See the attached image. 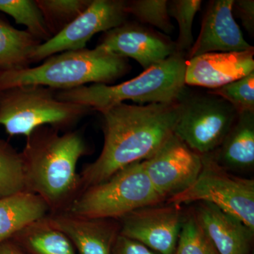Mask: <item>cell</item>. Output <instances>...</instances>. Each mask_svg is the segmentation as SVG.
I'll return each instance as SVG.
<instances>
[{"label": "cell", "mask_w": 254, "mask_h": 254, "mask_svg": "<svg viewBox=\"0 0 254 254\" xmlns=\"http://www.w3.org/2000/svg\"><path fill=\"white\" fill-rule=\"evenodd\" d=\"M0 11L11 16L16 24L26 26L42 43L52 38L36 0H0Z\"/></svg>", "instance_id": "7402d4cb"}, {"label": "cell", "mask_w": 254, "mask_h": 254, "mask_svg": "<svg viewBox=\"0 0 254 254\" xmlns=\"http://www.w3.org/2000/svg\"><path fill=\"white\" fill-rule=\"evenodd\" d=\"M165 200L152 185L141 162L128 165L105 181L81 190L65 211L91 219H122Z\"/></svg>", "instance_id": "8992f818"}, {"label": "cell", "mask_w": 254, "mask_h": 254, "mask_svg": "<svg viewBox=\"0 0 254 254\" xmlns=\"http://www.w3.org/2000/svg\"><path fill=\"white\" fill-rule=\"evenodd\" d=\"M218 254H249L254 230L211 203L201 202L195 218Z\"/></svg>", "instance_id": "9a60e30c"}, {"label": "cell", "mask_w": 254, "mask_h": 254, "mask_svg": "<svg viewBox=\"0 0 254 254\" xmlns=\"http://www.w3.org/2000/svg\"><path fill=\"white\" fill-rule=\"evenodd\" d=\"M240 18L242 25L250 35L254 33V0H235L233 10Z\"/></svg>", "instance_id": "f1b7e54d"}, {"label": "cell", "mask_w": 254, "mask_h": 254, "mask_svg": "<svg viewBox=\"0 0 254 254\" xmlns=\"http://www.w3.org/2000/svg\"><path fill=\"white\" fill-rule=\"evenodd\" d=\"M203 168L190 187L167 199L180 205L200 201L211 203L240 219L254 231V180L227 173L213 160L203 155Z\"/></svg>", "instance_id": "ba28073f"}, {"label": "cell", "mask_w": 254, "mask_h": 254, "mask_svg": "<svg viewBox=\"0 0 254 254\" xmlns=\"http://www.w3.org/2000/svg\"><path fill=\"white\" fill-rule=\"evenodd\" d=\"M215 252L194 218L182 222L174 254H214Z\"/></svg>", "instance_id": "4316f807"}, {"label": "cell", "mask_w": 254, "mask_h": 254, "mask_svg": "<svg viewBox=\"0 0 254 254\" xmlns=\"http://www.w3.org/2000/svg\"><path fill=\"white\" fill-rule=\"evenodd\" d=\"M14 238L29 254H76L68 237L51 223L48 216L26 227Z\"/></svg>", "instance_id": "ffe728a7"}, {"label": "cell", "mask_w": 254, "mask_h": 254, "mask_svg": "<svg viewBox=\"0 0 254 254\" xmlns=\"http://www.w3.org/2000/svg\"><path fill=\"white\" fill-rule=\"evenodd\" d=\"M208 93L226 100L238 113L254 112V71Z\"/></svg>", "instance_id": "484cf974"}, {"label": "cell", "mask_w": 254, "mask_h": 254, "mask_svg": "<svg viewBox=\"0 0 254 254\" xmlns=\"http://www.w3.org/2000/svg\"><path fill=\"white\" fill-rule=\"evenodd\" d=\"M186 66L184 55L176 53L120 84H91L57 91L56 96L62 101L84 105L100 113L127 100L138 105L173 103L186 86Z\"/></svg>", "instance_id": "277c9868"}, {"label": "cell", "mask_w": 254, "mask_h": 254, "mask_svg": "<svg viewBox=\"0 0 254 254\" xmlns=\"http://www.w3.org/2000/svg\"><path fill=\"white\" fill-rule=\"evenodd\" d=\"M97 47L126 59L132 58L144 70L177 53L175 43L165 35L127 22L105 32Z\"/></svg>", "instance_id": "7c38bea8"}, {"label": "cell", "mask_w": 254, "mask_h": 254, "mask_svg": "<svg viewBox=\"0 0 254 254\" xmlns=\"http://www.w3.org/2000/svg\"><path fill=\"white\" fill-rule=\"evenodd\" d=\"M224 169L247 170L254 165V112L238 113L220 146L211 154Z\"/></svg>", "instance_id": "e0dca14e"}, {"label": "cell", "mask_w": 254, "mask_h": 254, "mask_svg": "<svg viewBox=\"0 0 254 254\" xmlns=\"http://www.w3.org/2000/svg\"><path fill=\"white\" fill-rule=\"evenodd\" d=\"M128 70L126 58L98 47L70 50L52 55L38 66L0 73V91L28 85L56 91L73 89L88 83L108 85Z\"/></svg>", "instance_id": "3957f363"}, {"label": "cell", "mask_w": 254, "mask_h": 254, "mask_svg": "<svg viewBox=\"0 0 254 254\" xmlns=\"http://www.w3.org/2000/svg\"><path fill=\"white\" fill-rule=\"evenodd\" d=\"M50 214L46 201L28 190L0 198V244Z\"/></svg>", "instance_id": "ac0fdd59"}, {"label": "cell", "mask_w": 254, "mask_h": 254, "mask_svg": "<svg viewBox=\"0 0 254 254\" xmlns=\"http://www.w3.org/2000/svg\"><path fill=\"white\" fill-rule=\"evenodd\" d=\"M26 190V176L21 152L0 139V198Z\"/></svg>", "instance_id": "44dd1931"}, {"label": "cell", "mask_w": 254, "mask_h": 254, "mask_svg": "<svg viewBox=\"0 0 254 254\" xmlns=\"http://www.w3.org/2000/svg\"><path fill=\"white\" fill-rule=\"evenodd\" d=\"M182 222L178 205H151L122 218L120 234L158 254H174Z\"/></svg>", "instance_id": "8fae6325"}, {"label": "cell", "mask_w": 254, "mask_h": 254, "mask_svg": "<svg viewBox=\"0 0 254 254\" xmlns=\"http://www.w3.org/2000/svg\"><path fill=\"white\" fill-rule=\"evenodd\" d=\"M48 218L79 254H112L118 235L116 227L107 219L82 218L66 212L50 213Z\"/></svg>", "instance_id": "2e32d148"}, {"label": "cell", "mask_w": 254, "mask_h": 254, "mask_svg": "<svg viewBox=\"0 0 254 254\" xmlns=\"http://www.w3.org/2000/svg\"><path fill=\"white\" fill-rule=\"evenodd\" d=\"M214 254H218V253H217V252H215V253H214Z\"/></svg>", "instance_id": "4dcf8cb0"}, {"label": "cell", "mask_w": 254, "mask_h": 254, "mask_svg": "<svg viewBox=\"0 0 254 254\" xmlns=\"http://www.w3.org/2000/svg\"><path fill=\"white\" fill-rule=\"evenodd\" d=\"M91 151L81 131L36 128L21 152L26 190L43 198L50 213L65 211L81 192L78 160Z\"/></svg>", "instance_id": "7a4b0ae2"}, {"label": "cell", "mask_w": 254, "mask_h": 254, "mask_svg": "<svg viewBox=\"0 0 254 254\" xmlns=\"http://www.w3.org/2000/svg\"><path fill=\"white\" fill-rule=\"evenodd\" d=\"M42 43L26 30H18L0 18V73L29 67Z\"/></svg>", "instance_id": "d6986e66"}, {"label": "cell", "mask_w": 254, "mask_h": 254, "mask_svg": "<svg viewBox=\"0 0 254 254\" xmlns=\"http://www.w3.org/2000/svg\"><path fill=\"white\" fill-rule=\"evenodd\" d=\"M254 48L206 53L187 60L185 83L215 89L254 71Z\"/></svg>", "instance_id": "5bb4252c"}, {"label": "cell", "mask_w": 254, "mask_h": 254, "mask_svg": "<svg viewBox=\"0 0 254 254\" xmlns=\"http://www.w3.org/2000/svg\"><path fill=\"white\" fill-rule=\"evenodd\" d=\"M126 11L127 14L133 15L141 23L154 26L167 34L175 31L167 0L126 1Z\"/></svg>", "instance_id": "d4e9b609"}, {"label": "cell", "mask_w": 254, "mask_h": 254, "mask_svg": "<svg viewBox=\"0 0 254 254\" xmlns=\"http://www.w3.org/2000/svg\"><path fill=\"white\" fill-rule=\"evenodd\" d=\"M101 115L103 149L98 158L85 165L79 174L81 191L154 154L174 134L177 104V101L148 105L123 103Z\"/></svg>", "instance_id": "6da1fadb"}, {"label": "cell", "mask_w": 254, "mask_h": 254, "mask_svg": "<svg viewBox=\"0 0 254 254\" xmlns=\"http://www.w3.org/2000/svg\"><path fill=\"white\" fill-rule=\"evenodd\" d=\"M56 93V90L38 85L0 91V126L10 136L27 138L41 127L68 129L92 111L84 105L62 101Z\"/></svg>", "instance_id": "5b68a950"}, {"label": "cell", "mask_w": 254, "mask_h": 254, "mask_svg": "<svg viewBox=\"0 0 254 254\" xmlns=\"http://www.w3.org/2000/svg\"><path fill=\"white\" fill-rule=\"evenodd\" d=\"M141 163L152 185L165 200L190 187L203 168L202 157L175 134Z\"/></svg>", "instance_id": "30bf717a"}, {"label": "cell", "mask_w": 254, "mask_h": 254, "mask_svg": "<svg viewBox=\"0 0 254 254\" xmlns=\"http://www.w3.org/2000/svg\"><path fill=\"white\" fill-rule=\"evenodd\" d=\"M112 254H158L140 242L119 234L113 245Z\"/></svg>", "instance_id": "83f0119b"}, {"label": "cell", "mask_w": 254, "mask_h": 254, "mask_svg": "<svg viewBox=\"0 0 254 254\" xmlns=\"http://www.w3.org/2000/svg\"><path fill=\"white\" fill-rule=\"evenodd\" d=\"M0 254H29L16 242L6 241L0 244Z\"/></svg>", "instance_id": "f546056e"}, {"label": "cell", "mask_w": 254, "mask_h": 254, "mask_svg": "<svg viewBox=\"0 0 254 254\" xmlns=\"http://www.w3.org/2000/svg\"></svg>", "instance_id": "1f68e13d"}, {"label": "cell", "mask_w": 254, "mask_h": 254, "mask_svg": "<svg viewBox=\"0 0 254 254\" xmlns=\"http://www.w3.org/2000/svg\"><path fill=\"white\" fill-rule=\"evenodd\" d=\"M52 37L88 8L92 0H36Z\"/></svg>", "instance_id": "603a6c76"}, {"label": "cell", "mask_w": 254, "mask_h": 254, "mask_svg": "<svg viewBox=\"0 0 254 254\" xmlns=\"http://www.w3.org/2000/svg\"><path fill=\"white\" fill-rule=\"evenodd\" d=\"M177 104L174 134L200 156L217 150L238 115L236 110L220 97L208 92L190 94L186 87Z\"/></svg>", "instance_id": "52a82bcc"}, {"label": "cell", "mask_w": 254, "mask_h": 254, "mask_svg": "<svg viewBox=\"0 0 254 254\" xmlns=\"http://www.w3.org/2000/svg\"><path fill=\"white\" fill-rule=\"evenodd\" d=\"M235 0L210 1L196 41L188 53L189 60L206 53H234L254 48L249 44L233 16Z\"/></svg>", "instance_id": "4fadbf2b"}, {"label": "cell", "mask_w": 254, "mask_h": 254, "mask_svg": "<svg viewBox=\"0 0 254 254\" xmlns=\"http://www.w3.org/2000/svg\"><path fill=\"white\" fill-rule=\"evenodd\" d=\"M200 0H173L168 1V11L170 18L176 20L179 26V35L175 43L177 53L184 55L189 53L193 46L192 27L197 12L200 10Z\"/></svg>", "instance_id": "cb8c5ba5"}, {"label": "cell", "mask_w": 254, "mask_h": 254, "mask_svg": "<svg viewBox=\"0 0 254 254\" xmlns=\"http://www.w3.org/2000/svg\"><path fill=\"white\" fill-rule=\"evenodd\" d=\"M126 1L92 0L88 8L58 34L38 46L32 64L63 52L86 48L97 33H105L126 22Z\"/></svg>", "instance_id": "9c48e42d"}]
</instances>
